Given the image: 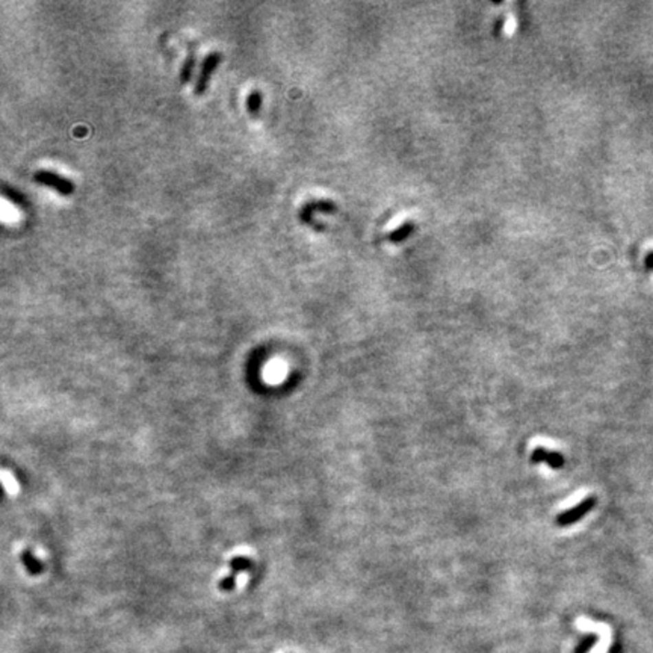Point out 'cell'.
<instances>
[{
    "label": "cell",
    "mask_w": 653,
    "mask_h": 653,
    "mask_svg": "<svg viewBox=\"0 0 653 653\" xmlns=\"http://www.w3.org/2000/svg\"><path fill=\"white\" fill-rule=\"evenodd\" d=\"M34 180L36 181L38 185H43V186L55 189V191H58L60 195H71L74 192V184L71 180H68L63 176H59V174L49 171V170L36 171V174L34 176Z\"/></svg>",
    "instance_id": "cell-1"
},
{
    "label": "cell",
    "mask_w": 653,
    "mask_h": 653,
    "mask_svg": "<svg viewBox=\"0 0 653 653\" xmlns=\"http://www.w3.org/2000/svg\"><path fill=\"white\" fill-rule=\"evenodd\" d=\"M595 505H596V499L593 496L584 499L582 502L576 504L573 508H571V510L561 513L557 518V523L560 527L573 525V523L581 520L584 516H587L591 510H593Z\"/></svg>",
    "instance_id": "cell-2"
},
{
    "label": "cell",
    "mask_w": 653,
    "mask_h": 653,
    "mask_svg": "<svg viewBox=\"0 0 653 653\" xmlns=\"http://www.w3.org/2000/svg\"><path fill=\"white\" fill-rule=\"evenodd\" d=\"M221 59H223V55H221V53H218V52L210 53V55H208L206 59H204L203 67H201V73L199 76V79H197L195 88H194L197 96H201V94L206 93L209 80L212 78V73L215 71V68L219 65V63H221Z\"/></svg>",
    "instance_id": "cell-3"
},
{
    "label": "cell",
    "mask_w": 653,
    "mask_h": 653,
    "mask_svg": "<svg viewBox=\"0 0 653 653\" xmlns=\"http://www.w3.org/2000/svg\"><path fill=\"white\" fill-rule=\"evenodd\" d=\"M533 463H546L552 469H560L564 465V457L560 452L544 450V447H537V450L531 455Z\"/></svg>",
    "instance_id": "cell-4"
},
{
    "label": "cell",
    "mask_w": 653,
    "mask_h": 653,
    "mask_svg": "<svg viewBox=\"0 0 653 653\" xmlns=\"http://www.w3.org/2000/svg\"><path fill=\"white\" fill-rule=\"evenodd\" d=\"M261 106H262V94H261V91L254 89L250 93L247 98V109L250 112V115H257L261 111Z\"/></svg>",
    "instance_id": "cell-5"
},
{
    "label": "cell",
    "mask_w": 653,
    "mask_h": 653,
    "mask_svg": "<svg viewBox=\"0 0 653 653\" xmlns=\"http://www.w3.org/2000/svg\"><path fill=\"white\" fill-rule=\"evenodd\" d=\"M194 67H195V55H189L188 59L185 60L184 67H181V71H180V82L181 83H188L189 79L192 78Z\"/></svg>",
    "instance_id": "cell-6"
},
{
    "label": "cell",
    "mask_w": 653,
    "mask_h": 653,
    "mask_svg": "<svg viewBox=\"0 0 653 653\" xmlns=\"http://www.w3.org/2000/svg\"><path fill=\"white\" fill-rule=\"evenodd\" d=\"M608 646H610L608 637H606V639H605V635H602V637H601V641H599V643L596 644V646H595L593 649H591L590 653H605L606 649H608Z\"/></svg>",
    "instance_id": "cell-7"
}]
</instances>
